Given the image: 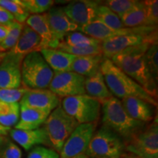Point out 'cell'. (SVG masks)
<instances>
[{
	"label": "cell",
	"instance_id": "6da1fadb",
	"mask_svg": "<svg viewBox=\"0 0 158 158\" xmlns=\"http://www.w3.org/2000/svg\"><path fill=\"white\" fill-rule=\"evenodd\" d=\"M150 45L142 44L127 48L110 60L157 101V83L150 74L145 59V53Z\"/></svg>",
	"mask_w": 158,
	"mask_h": 158
},
{
	"label": "cell",
	"instance_id": "7a4b0ae2",
	"mask_svg": "<svg viewBox=\"0 0 158 158\" xmlns=\"http://www.w3.org/2000/svg\"><path fill=\"white\" fill-rule=\"evenodd\" d=\"M100 72L114 97L119 100L130 97L138 98L157 107V100L149 96L139 84L122 72L110 59L104 58L100 65Z\"/></svg>",
	"mask_w": 158,
	"mask_h": 158
},
{
	"label": "cell",
	"instance_id": "3957f363",
	"mask_svg": "<svg viewBox=\"0 0 158 158\" xmlns=\"http://www.w3.org/2000/svg\"><path fill=\"white\" fill-rule=\"evenodd\" d=\"M101 110L103 125L119 135L124 141L146 125L145 123L130 117L122 106L121 100L115 97L102 102Z\"/></svg>",
	"mask_w": 158,
	"mask_h": 158
},
{
	"label": "cell",
	"instance_id": "277c9868",
	"mask_svg": "<svg viewBox=\"0 0 158 158\" xmlns=\"http://www.w3.org/2000/svg\"><path fill=\"white\" fill-rule=\"evenodd\" d=\"M54 72L39 51L24 56L21 64V84L29 89L48 88Z\"/></svg>",
	"mask_w": 158,
	"mask_h": 158
},
{
	"label": "cell",
	"instance_id": "5b68a950",
	"mask_svg": "<svg viewBox=\"0 0 158 158\" xmlns=\"http://www.w3.org/2000/svg\"><path fill=\"white\" fill-rule=\"evenodd\" d=\"M78 125L59 105L51 112L43 125L48 137V147L57 153L60 152L65 141Z\"/></svg>",
	"mask_w": 158,
	"mask_h": 158
},
{
	"label": "cell",
	"instance_id": "8992f818",
	"mask_svg": "<svg viewBox=\"0 0 158 158\" xmlns=\"http://www.w3.org/2000/svg\"><path fill=\"white\" fill-rule=\"evenodd\" d=\"M125 152L124 140L102 125L92 136L85 154L89 158H121Z\"/></svg>",
	"mask_w": 158,
	"mask_h": 158
},
{
	"label": "cell",
	"instance_id": "52a82bcc",
	"mask_svg": "<svg viewBox=\"0 0 158 158\" xmlns=\"http://www.w3.org/2000/svg\"><path fill=\"white\" fill-rule=\"evenodd\" d=\"M124 142L126 152L140 158H158L157 116Z\"/></svg>",
	"mask_w": 158,
	"mask_h": 158
},
{
	"label": "cell",
	"instance_id": "ba28073f",
	"mask_svg": "<svg viewBox=\"0 0 158 158\" xmlns=\"http://www.w3.org/2000/svg\"><path fill=\"white\" fill-rule=\"evenodd\" d=\"M61 106L78 124L97 122L101 112V103L86 94L65 98Z\"/></svg>",
	"mask_w": 158,
	"mask_h": 158
},
{
	"label": "cell",
	"instance_id": "9c48e42d",
	"mask_svg": "<svg viewBox=\"0 0 158 158\" xmlns=\"http://www.w3.org/2000/svg\"><path fill=\"white\" fill-rule=\"evenodd\" d=\"M97 125L98 122L79 124L65 141L59 152V158H73L86 152Z\"/></svg>",
	"mask_w": 158,
	"mask_h": 158
},
{
	"label": "cell",
	"instance_id": "30bf717a",
	"mask_svg": "<svg viewBox=\"0 0 158 158\" xmlns=\"http://www.w3.org/2000/svg\"><path fill=\"white\" fill-rule=\"evenodd\" d=\"M157 43V31L150 34H130L113 37L101 43L102 56L110 59L118 53L142 44Z\"/></svg>",
	"mask_w": 158,
	"mask_h": 158
},
{
	"label": "cell",
	"instance_id": "8fae6325",
	"mask_svg": "<svg viewBox=\"0 0 158 158\" xmlns=\"http://www.w3.org/2000/svg\"><path fill=\"white\" fill-rule=\"evenodd\" d=\"M85 77L73 71L55 73L48 86V89L60 98L86 94Z\"/></svg>",
	"mask_w": 158,
	"mask_h": 158
},
{
	"label": "cell",
	"instance_id": "7c38bea8",
	"mask_svg": "<svg viewBox=\"0 0 158 158\" xmlns=\"http://www.w3.org/2000/svg\"><path fill=\"white\" fill-rule=\"evenodd\" d=\"M78 31L102 43L106 40L113 37L130 34H150L157 31V27L143 26V27H134V28L124 27L120 29H113L109 28L101 21H99L98 19H96L89 24L80 27Z\"/></svg>",
	"mask_w": 158,
	"mask_h": 158
},
{
	"label": "cell",
	"instance_id": "4fadbf2b",
	"mask_svg": "<svg viewBox=\"0 0 158 158\" xmlns=\"http://www.w3.org/2000/svg\"><path fill=\"white\" fill-rule=\"evenodd\" d=\"M24 56L8 51L0 61V89L21 86V64Z\"/></svg>",
	"mask_w": 158,
	"mask_h": 158
},
{
	"label": "cell",
	"instance_id": "5bb4252c",
	"mask_svg": "<svg viewBox=\"0 0 158 158\" xmlns=\"http://www.w3.org/2000/svg\"><path fill=\"white\" fill-rule=\"evenodd\" d=\"M100 5L101 2L98 1H73L62 7V9L69 19L80 28L97 19L98 9Z\"/></svg>",
	"mask_w": 158,
	"mask_h": 158
},
{
	"label": "cell",
	"instance_id": "9a60e30c",
	"mask_svg": "<svg viewBox=\"0 0 158 158\" xmlns=\"http://www.w3.org/2000/svg\"><path fill=\"white\" fill-rule=\"evenodd\" d=\"M21 106L35 108L51 114L61 104L60 98L48 89H28L20 101Z\"/></svg>",
	"mask_w": 158,
	"mask_h": 158
},
{
	"label": "cell",
	"instance_id": "2e32d148",
	"mask_svg": "<svg viewBox=\"0 0 158 158\" xmlns=\"http://www.w3.org/2000/svg\"><path fill=\"white\" fill-rule=\"evenodd\" d=\"M47 19L53 38L62 41L68 33L79 30V27L68 17L62 7H52L47 12Z\"/></svg>",
	"mask_w": 158,
	"mask_h": 158
},
{
	"label": "cell",
	"instance_id": "e0dca14e",
	"mask_svg": "<svg viewBox=\"0 0 158 158\" xmlns=\"http://www.w3.org/2000/svg\"><path fill=\"white\" fill-rule=\"evenodd\" d=\"M121 102L130 117L136 121L149 123L155 119V106L145 100L138 98H126L122 99Z\"/></svg>",
	"mask_w": 158,
	"mask_h": 158
},
{
	"label": "cell",
	"instance_id": "ac0fdd59",
	"mask_svg": "<svg viewBox=\"0 0 158 158\" xmlns=\"http://www.w3.org/2000/svg\"><path fill=\"white\" fill-rule=\"evenodd\" d=\"M9 133L12 139L26 151L42 144L48 146V137L43 126L30 130L11 129Z\"/></svg>",
	"mask_w": 158,
	"mask_h": 158
},
{
	"label": "cell",
	"instance_id": "d6986e66",
	"mask_svg": "<svg viewBox=\"0 0 158 158\" xmlns=\"http://www.w3.org/2000/svg\"><path fill=\"white\" fill-rule=\"evenodd\" d=\"M25 24L35 31L41 38V49H57L59 41L53 38L49 27L46 13L38 15H30L26 21ZM40 49V50H41Z\"/></svg>",
	"mask_w": 158,
	"mask_h": 158
},
{
	"label": "cell",
	"instance_id": "ffe728a7",
	"mask_svg": "<svg viewBox=\"0 0 158 158\" xmlns=\"http://www.w3.org/2000/svg\"><path fill=\"white\" fill-rule=\"evenodd\" d=\"M40 53L54 73L71 71L73 63L76 58L73 55L58 49L43 48L40 51Z\"/></svg>",
	"mask_w": 158,
	"mask_h": 158
},
{
	"label": "cell",
	"instance_id": "44dd1931",
	"mask_svg": "<svg viewBox=\"0 0 158 158\" xmlns=\"http://www.w3.org/2000/svg\"><path fill=\"white\" fill-rule=\"evenodd\" d=\"M48 112L20 105L19 120L15 129L30 130L42 127L49 116Z\"/></svg>",
	"mask_w": 158,
	"mask_h": 158
},
{
	"label": "cell",
	"instance_id": "7402d4cb",
	"mask_svg": "<svg viewBox=\"0 0 158 158\" xmlns=\"http://www.w3.org/2000/svg\"><path fill=\"white\" fill-rule=\"evenodd\" d=\"M40 49L41 38L35 31L24 23L16 44L10 51L15 54L25 56L35 51L40 52Z\"/></svg>",
	"mask_w": 158,
	"mask_h": 158
},
{
	"label": "cell",
	"instance_id": "603a6c76",
	"mask_svg": "<svg viewBox=\"0 0 158 158\" xmlns=\"http://www.w3.org/2000/svg\"><path fill=\"white\" fill-rule=\"evenodd\" d=\"M84 86L86 94L98 100L101 104L114 97L106 86L100 70L92 76L85 78Z\"/></svg>",
	"mask_w": 158,
	"mask_h": 158
},
{
	"label": "cell",
	"instance_id": "cb8c5ba5",
	"mask_svg": "<svg viewBox=\"0 0 158 158\" xmlns=\"http://www.w3.org/2000/svg\"><path fill=\"white\" fill-rule=\"evenodd\" d=\"M105 57L102 55L76 57L71 71L85 77H89L100 70V65Z\"/></svg>",
	"mask_w": 158,
	"mask_h": 158
},
{
	"label": "cell",
	"instance_id": "d4e9b609",
	"mask_svg": "<svg viewBox=\"0 0 158 158\" xmlns=\"http://www.w3.org/2000/svg\"><path fill=\"white\" fill-rule=\"evenodd\" d=\"M120 19L124 27L126 28H134V27L147 26L143 1H138L133 8L124 13L120 18Z\"/></svg>",
	"mask_w": 158,
	"mask_h": 158
},
{
	"label": "cell",
	"instance_id": "484cf974",
	"mask_svg": "<svg viewBox=\"0 0 158 158\" xmlns=\"http://www.w3.org/2000/svg\"><path fill=\"white\" fill-rule=\"evenodd\" d=\"M20 104L0 102V124L4 127L11 128L16 125L19 120Z\"/></svg>",
	"mask_w": 158,
	"mask_h": 158
},
{
	"label": "cell",
	"instance_id": "4316f807",
	"mask_svg": "<svg viewBox=\"0 0 158 158\" xmlns=\"http://www.w3.org/2000/svg\"><path fill=\"white\" fill-rule=\"evenodd\" d=\"M0 5L13 15L15 21L22 24L30 15L21 0H0Z\"/></svg>",
	"mask_w": 158,
	"mask_h": 158
},
{
	"label": "cell",
	"instance_id": "83f0119b",
	"mask_svg": "<svg viewBox=\"0 0 158 158\" xmlns=\"http://www.w3.org/2000/svg\"><path fill=\"white\" fill-rule=\"evenodd\" d=\"M60 42L69 46L79 47V48L101 44L100 41L92 38L91 37L79 31L68 33Z\"/></svg>",
	"mask_w": 158,
	"mask_h": 158
},
{
	"label": "cell",
	"instance_id": "f1b7e54d",
	"mask_svg": "<svg viewBox=\"0 0 158 158\" xmlns=\"http://www.w3.org/2000/svg\"><path fill=\"white\" fill-rule=\"evenodd\" d=\"M23 25L14 21L7 26L8 33L5 40L0 43V53L8 52L15 46L22 31Z\"/></svg>",
	"mask_w": 158,
	"mask_h": 158
},
{
	"label": "cell",
	"instance_id": "f546056e",
	"mask_svg": "<svg viewBox=\"0 0 158 158\" xmlns=\"http://www.w3.org/2000/svg\"><path fill=\"white\" fill-rule=\"evenodd\" d=\"M97 19L109 28L113 29L124 28L120 18L113 11L110 10L108 7L102 4L98 7Z\"/></svg>",
	"mask_w": 158,
	"mask_h": 158
},
{
	"label": "cell",
	"instance_id": "4dcf8cb0",
	"mask_svg": "<svg viewBox=\"0 0 158 158\" xmlns=\"http://www.w3.org/2000/svg\"><path fill=\"white\" fill-rule=\"evenodd\" d=\"M58 50L62 51L71 55L78 56H97V55H102L101 44L98 45H91L87 47H72L69 46L60 42L58 45Z\"/></svg>",
	"mask_w": 158,
	"mask_h": 158
},
{
	"label": "cell",
	"instance_id": "1f68e13d",
	"mask_svg": "<svg viewBox=\"0 0 158 158\" xmlns=\"http://www.w3.org/2000/svg\"><path fill=\"white\" fill-rule=\"evenodd\" d=\"M29 14L38 15L48 12L53 5L54 1L53 0H21Z\"/></svg>",
	"mask_w": 158,
	"mask_h": 158
},
{
	"label": "cell",
	"instance_id": "d6a6232c",
	"mask_svg": "<svg viewBox=\"0 0 158 158\" xmlns=\"http://www.w3.org/2000/svg\"><path fill=\"white\" fill-rule=\"evenodd\" d=\"M146 63L150 74L157 83L158 78V45H151L145 53Z\"/></svg>",
	"mask_w": 158,
	"mask_h": 158
},
{
	"label": "cell",
	"instance_id": "836d02e7",
	"mask_svg": "<svg viewBox=\"0 0 158 158\" xmlns=\"http://www.w3.org/2000/svg\"><path fill=\"white\" fill-rule=\"evenodd\" d=\"M28 89L24 86L17 89H0V102L6 103L20 102Z\"/></svg>",
	"mask_w": 158,
	"mask_h": 158
},
{
	"label": "cell",
	"instance_id": "e575fe53",
	"mask_svg": "<svg viewBox=\"0 0 158 158\" xmlns=\"http://www.w3.org/2000/svg\"><path fill=\"white\" fill-rule=\"evenodd\" d=\"M138 2L136 0H108L104 5L121 18L124 13L132 9Z\"/></svg>",
	"mask_w": 158,
	"mask_h": 158
},
{
	"label": "cell",
	"instance_id": "d590c367",
	"mask_svg": "<svg viewBox=\"0 0 158 158\" xmlns=\"http://www.w3.org/2000/svg\"><path fill=\"white\" fill-rule=\"evenodd\" d=\"M147 16V26L157 27L158 23V1L157 0H147L143 1Z\"/></svg>",
	"mask_w": 158,
	"mask_h": 158
},
{
	"label": "cell",
	"instance_id": "8d00e7d4",
	"mask_svg": "<svg viewBox=\"0 0 158 158\" xmlns=\"http://www.w3.org/2000/svg\"><path fill=\"white\" fill-rule=\"evenodd\" d=\"M22 152L19 146L10 139L0 149V158H21Z\"/></svg>",
	"mask_w": 158,
	"mask_h": 158
},
{
	"label": "cell",
	"instance_id": "74e56055",
	"mask_svg": "<svg viewBox=\"0 0 158 158\" xmlns=\"http://www.w3.org/2000/svg\"><path fill=\"white\" fill-rule=\"evenodd\" d=\"M27 158H59V155L54 150L37 146L31 149Z\"/></svg>",
	"mask_w": 158,
	"mask_h": 158
},
{
	"label": "cell",
	"instance_id": "f35d334b",
	"mask_svg": "<svg viewBox=\"0 0 158 158\" xmlns=\"http://www.w3.org/2000/svg\"><path fill=\"white\" fill-rule=\"evenodd\" d=\"M14 21L13 15L0 5V25L7 26Z\"/></svg>",
	"mask_w": 158,
	"mask_h": 158
},
{
	"label": "cell",
	"instance_id": "ab89813d",
	"mask_svg": "<svg viewBox=\"0 0 158 158\" xmlns=\"http://www.w3.org/2000/svg\"><path fill=\"white\" fill-rule=\"evenodd\" d=\"M8 33V28L7 26L0 25V43L5 40Z\"/></svg>",
	"mask_w": 158,
	"mask_h": 158
},
{
	"label": "cell",
	"instance_id": "60d3db41",
	"mask_svg": "<svg viewBox=\"0 0 158 158\" xmlns=\"http://www.w3.org/2000/svg\"><path fill=\"white\" fill-rule=\"evenodd\" d=\"M11 128L4 127L0 124V136H7L8 135Z\"/></svg>",
	"mask_w": 158,
	"mask_h": 158
},
{
	"label": "cell",
	"instance_id": "b9f144b4",
	"mask_svg": "<svg viewBox=\"0 0 158 158\" xmlns=\"http://www.w3.org/2000/svg\"><path fill=\"white\" fill-rule=\"evenodd\" d=\"M121 158H140V157H138V156H136V155H133V154L125 152Z\"/></svg>",
	"mask_w": 158,
	"mask_h": 158
},
{
	"label": "cell",
	"instance_id": "7bdbcfd3",
	"mask_svg": "<svg viewBox=\"0 0 158 158\" xmlns=\"http://www.w3.org/2000/svg\"><path fill=\"white\" fill-rule=\"evenodd\" d=\"M7 138L6 136H0V149L2 147V146L5 144V143L6 141H7Z\"/></svg>",
	"mask_w": 158,
	"mask_h": 158
},
{
	"label": "cell",
	"instance_id": "ee69618b",
	"mask_svg": "<svg viewBox=\"0 0 158 158\" xmlns=\"http://www.w3.org/2000/svg\"><path fill=\"white\" fill-rule=\"evenodd\" d=\"M73 158H89V157L84 153V154H81V155H80L78 156H76V157H73Z\"/></svg>",
	"mask_w": 158,
	"mask_h": 158
},
{
	"label": "cell",
	"instance_id": "f6af8a7d",
	"mask_svg": "<svg viewBox=\"0 0 158 158\" xmlns=\"http://www.w3.org/2000/svg\"><path fill=\"white\" fill-rule=\"evenodd\" d=\"M5 53H0V61H1L2 59L3 58V56H4V55H5Z\"/></svg>",
	"mask_w": 158,
	"mask_h": 158
}]
</instances>
